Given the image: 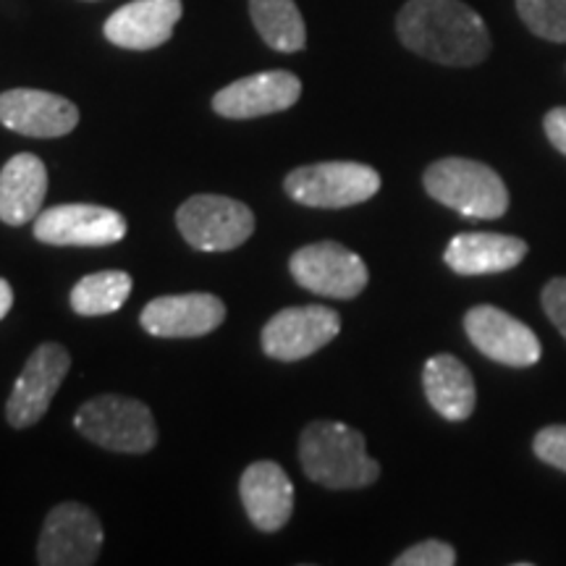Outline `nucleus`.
Masks as SVG:
<instances>
[{
  "label": "nucleus",
  "instance_id": "1",
  "mask_svg": "<svg viewBox=\"0 0 566 566\" xmlns=\"http://www.w3.org/2000/svg\"><path fill=\"white\" fill-rule=\"evenodd\" d=\"M407 51L441 66H478L491 53L483 17L462 0H409L396 17Z\"/></svg>",
  "mask_w": 566,
  "mask_h": 566
},
{
  "label": "nucleus",
  "instance_id": "2",
  "mask_svg": "<svg viewBox=\"0 0 566 566\" xmlns=\"http://www.w3.org/2000/svg\"><path fill=\"white\" fill-rule=\"evenodd\" d=\"M304 475L331 491H359L380 478V464L367 454L365 436L349 424L317 420L300 436Z\"/></svg>",
  "mask_w": 566,
  "mask_h": 566
},
{
  "label": "nucleus",
  "instance_id": "3",
  "mask_svg": "<svg viewBox=\"0 0 566 566\" xmlns=\"http://www.w3.org/2000/svg\"><path fill=\"white\" fill-rule=\"evenodd\" d=\"M424 192L459 216L495 221L506 216L509 189L491 166L470 158L436 160L422 176Z\"/></svg>",
  "mask_w": 566,
  "mask_h": 566
},
{
  "label": "nucleus",
  "instance_id": "4",
  "mask_svg": "<svg viewBox=\"0 0 566 566\" xmlns=\"http://www.w3.org/2000/svg\"><path fill=\"white\" fill-rule=\"evenodd\" d=\"M74 428L87 441L118 454H147L158 443V424L150 407L118 394L84 401L74 415Z\"/></svg>",
  "mask_w": 566,
  "mask_h": 566
},
{
  "label": "nucleus",
  "instance_id": "5",
  "mask_svg": "<svg viewBox=\"0 0 566 566\" xmlns=\"http://www.w3.org/2000/svg\"><path fill=\"white\" fill-rule=\"evenodd\" d=\"M283 189L294 202L307 208H352L378 195L380 174L365 163L331 160L296 168L283 179Z\"/></svg>",
  "mask_w": 566,
  "mask_h": 566
},
{
  "label": "nucleus",
  "instance_id": "6",
  "mask_svg": "<svg viewBox=\"0 0 566 566\" xmlns=\"http://www.w3.org/2000/svg\"><path fill=\"white\" fill-rule=\"evenodd\" d=\"M176 226L195 250L229 252L252 237L254 216L231 197L195 195L176 210Z\"/></svg>",
  "mask_w": 566,
  "mask_h": 566
},
{
  "label": "nucleus",
  "instance_id": "7",
  "mask_svg": "<svg viewBox=\"0 0 566 566\" xmlns=\"http://www.w3.org/2000/svg\"><path fill=\"white\" fill-rule=\"evenodd\" d=\"M289 271L302 289L328 296V300H354L365 292L370 281L363 258L338 242L302 247L289 260Z\"/></svg>",
  "mask_w": 566,
  "mask_h": 566
},
{
  "label": "nucleus",
  "instance_id": "8",
  "mask_svg": "<svg viewBox=\"0 0 566 566\" xmlns=\"http://www.w3.org/2000/svg\"><path fill=\"white\" fill-rule=\"evenodd\" d=\"M103 525L90 506L66 501L51 509L38 543L42 566H92L101 558Z\"/></svg>",
  "mask_w": 566,
  "mask_h": 566
},
{
  "label": "nucleus",
  "instance_id": "9",
  "mask_svg": "<svg viewBox=\"0 0 566 566\" xmlns=\"http://www.w3.org/2000/svg\"><path fill=\"white\" fill-rule=\"evenodd\" d=\"M342 334V317L323 304L286 307L263 328V352L279 363H300Z\"/></svg>",
  "mask_w": 566,
  "mask_h": 566
},
{
  "label": "nucleus",
  "instance_id": "10",
  "mask_svg": "<svg viewBox=\"0 0 566 566\" xmlns=\"http://www.w3.org/2000/svg\"><path fill=\"white\" fill-rule=\"evenodd\" d=\"M71 370V354L61 344H42L30 354L24 370L13 384V391L6 405V420L11 428L24 430L40 422L51 409V401L59 394Z\"/></svg>",
  "mask_w": 566,
  "mask_h": 566
},
{
  "label": "nucleus",
  "instance_id": "11",
  "mask_svg": "<svg viewBox=\"0 0 566 566\" xmlns=\"http://www.w3.org/2000/svg\"><path fill=\"white\" fill-rule=\"evenodd\" d=\"M464 334L480 354L506 367H533L543 354L535 331L493 304H478L464 315Z\"/></svg>",
  "mask_w": 566,
  "mask_h": 566
},
{
  "label": "nucleus",
  "instance_id": "12",
  "mask_svg": "<svg viewBox=\"0 0 566 566\" xmlns=\"http://www.w3.org/2000/svg\"><path fill=\"white\" fill-rule=\"evenodd\" d=\"M126 237L122 212L101 205H55L34 218V239L53 247H108Z\"/></svg>",
  "mask_w": 566,
  "mask_h": 566
},
{
  "label": "nucleus",
  "instance_id": "13",
  "mask_svg": "<svg viewBox=\"0 0 566 566\" xmlns=\"http://www.w3.org/2000/svg\"><path fill=\"white\" fill-rule=\"evenodd\" d=\"M0 124L34 139L66 137L80 124V108L42 90H9L0 95Z\"/></svg>",
  "mask_w": 566,
  "mask_h": 566
},
{
  "label": "nucleus",
  "instance_id": "14",
  "mask_svg": "<svg viewBox=\"0 0 566 566\" xmlns=\"http://www.w3.org/2000/svg\"><path fill=\"white\" fill-rule=\"evenodd\" d=\"M302 82L292 71H263L229 84L212 97V111L223 118H260L281 113L300 101Z\"/></svg>",
  "mask_w": 566,
  "mask_h": 566
},
{
  "label": "nucleus",
  "instance_id": "15",
  "mask_svg": "<svg viewBox=\"0 0 566 566\" xmlns=\"http://www.w3.org/2000/svg\"><path fill=\"white\" fill-rule=\"evenodd\" d=\"M226 321V304L212 294L158 296L142 310L139 325L158 338L208 336Z\"/></svg>",
  "mask_w": 566,
  "mask_h": 566
},
{
  "label": "nucleus",
  "instance_id": "16",
  "mask_svg": "<svg viewBox=\"0 0 566 566\" xmlns=\"http://www.w3.org/2000/svg\"><path fill=\"white\" fill-rule=\"evenodd\" d=\"M181 13V0H134L111 13L103 32L108 42L126 51H153L171 40Z\"/></svg>",
  "mask_w": 566,
  "mask_h": 566
},
{
  "label": "nucleus",
  "instance_id": "17",
  "mask_svg": "<svg viewBox=\"0 0 566 566\" xmlns=\"http://www.w3.org/2000/svg\"><path fill=\"white\" fill-rule=\"evenodd\" d=\"M244 512L260 533H279L294 512V485L283 467L275 462H254L239 480Z\"/></svg>",
  "mask_w": 566,
  "mask_h": 566
},
{
  "label": "nucleus",
  "instance_id": "18",
  "mask_svg": "<svg viewBox=\"0 0 566 566\" xmlns=\"http://www.w3.org/2000/svg\"><path fill=\"white\" fill-rule=\"evenodd\" d=\"M527 258V242L506 233H457L443 252V263L459 275H493L512 271Z\"/></svg>",
  "mask_w": 566,
  "mask_h": 566
},
{
  "label": "nucleus",
  "instance_id": "19",
  "mask_svg": "<svg viewBox=\"0 0 566 566\" xmlns=\"http://www.w3.org/2000/svg\"><path fill=\"white\" fill-rule=\"evenodd\" d=\"M48 195V168L38 155L19 153L0 171V221L24 226L34 221Z\"/></svg>",
  "mask_w": 566,
  "mask_h": 566
},
{
  "label": "nucleus",
  "instance_id": "20",
  "mask_svg": "<svg viewBox=\"0 0 566 566\" xmlns=\"http://www.w3.org/2000/svg\"><path fill=\"white\" fill-rule=\"evenodd\" d=\"M422 388L428 396L430 407L436 409L443 420L464 422L475 412L478 388L472 373L467 370L462 359L454 354H436L424 363Z\"/></svg>",
  "mask_w": 566,
  "mask_h": 566
},
{
  "label": "nucleus",
  "instance_id": "21",
  "mask_svg": "<svg viewBox=\"0 0 566 566\" xmlns=\"http://www.w3.org/2000/svg\"><path fill=\"white\" fill-rule=\"evenodd\" d=\"M254 27L265 45L279 53H296L307 42V27L294 0H250Z\"/></svg>",
  "mask_w": 566,
  "mask_h": 566
},
{
  "label": "nucleus",
  "instance_id": "22",
  "mask_svg": "<svg viewBox=\"0 0 566 566\" xmlns=\"http://www.w3.org/2000/svg\"><path fill=\"white\" fill-rule=\"evenodd\" d=\"M132 294V275L124 271H101L84 275L71 289V307L76 315L97 317L122 310Z\"/></svg>",
  "mask_w": 566,
  "mask_h": 566
},
{
  "label": "nucleus",
  "instance_id": "23",
  "mask_svg": "<svg viewBox=\"0 0 566 566\" xmlns=\"http://www.w3.org/2000/svg\"><path fill=\"white\" fill-rule=\"evenodd\" d=\"M516 13L537 38L566 42V0H516Z\"/></svg>",
  "mask_w": 566,
  "mask_h": 566
},
{
  "label": "nucleus",
  "instance_id": "24",
  "mask_svg": "<svg viewBox=\"0 0 566 566\" xmlns=\"http://www.w3.org/2000/svg\"><path fill=\"white\" fill-rule=\"evenodd\" d=\"M457 551L443 541H422L394 558V566H454Z\"/></svg>",
  "mask_w": 566,
  "mask_h": 566
},
{
  "label": "nucleus",
  "instance_id": "25",
  "mask_svg": "<svg viewBox=\"0 0 566 566\" xmlns=\"http://www.w3.org/2000/svg\"><path fill=\"white\" fill-rule=\"evenodd\" d=\"M533 451L543 464L566 472V424H548V428L537 430Z\"/></svg>",
  "mask_w": 566,
  "mask_h": 566
},
{
  "label": "nucleus",
  "instance_id": "26",
  "mask_svg": "<svg viewBox=\"0 0 566 566\" xmlns=\"http://www.w3.org/2000/svg\"><path fill=\"white\" fill-rule=\"evenodd\" d=\"M543 310L548 321L556 325L558 334L566 338V279H551L541 294Z\"/></svg>",
  "mask_w": 566,
  "mask_h": 566
},
{
  "label": "nucleus",
  "instance_id": "27",
  "mask_svg": "<svg viewBox=\"0 0 566 566\" xmlns=\"http://www.w3.org/2000/svg\"><path fill=\"white\" fill-rule=\"evenodd\" d=\"M543 129H546V137L551 145H554L556 150L566 158V105L546 113V118H543Z\"/></svg>",
  "mask_w": 566,
  "mask_h": 566
},
{
  "label": "nucleus",
  "instance_id": "28",
  "mask_svg": "<svg viewBox=\"0 0 566 566\" xmlns=\"http://www.w3.org/2000/svg\"><path fill=\"white\" fill-rule=\"evenodd\" d=\"M11 307H13V289L9 281L0 279V321L11 313Z\"/></svg>",
  "mask_w": 566,
  "mask_h": 566
}]
</instances>
